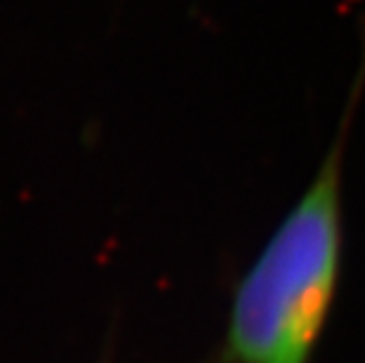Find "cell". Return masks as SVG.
Instances as JSON below:
<instances>
[{"instance_id":"1","label":"cell","mask_w":365,"mask_h":363,"mask_svg":"<svg viewBox=\"0 0 365 363\" xmlns=\"http://www.w3.org/2000/svg\"><path fill=\"white\" fill-rule=\"evenodd\" d=\"M361 59L337 137L304 196L240 281L224 342L229 363H309L330 312L341 252V153L365 90V14Z\"/></svg>"}]
</instances>
